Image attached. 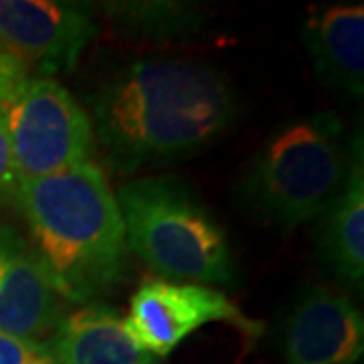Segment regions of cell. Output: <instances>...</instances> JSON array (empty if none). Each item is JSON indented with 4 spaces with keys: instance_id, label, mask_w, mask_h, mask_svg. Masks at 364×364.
<instances>
[{
    "instance_id": "obj_1",
    "label": "cell",
    "mask_w": 364,
    "mask_h": 364,
    "mask_svg": "<svg viewBox=\"0 0 364 364\" xmlns=\"http://www.w3.org/2000/svg\"><path fill=\"white\" fill-rule=\"evenodd\" d=\"M237 97L213 67L186 59L134 61L91 100L93 136L107 166L130 174L195 154L233 124Z\"/></svg>"
},
{
    "instance_id": "obj_2",
    "label": "cell",
    "mask_w": 364,
    "mask_h": 364,
    "mask_svg": "<svg viewBox=\"0 0 364 364\" xmlns=\"http://www.w3.org/2000/svg\"><path fill=\"white\" fill-rule=\"evenodd\" d=\"M14 200L61 299L90 304L126 279L130 249L122 213L93 160L18 181Z\"/></svg>"
},
{
    "instance_id": "obj_3",
    "label": "cell",
    "mask_w": 364,
    "mask_h": 364,
    "mask_svg": "<svg viewBox=\"0 0 364 364\" xmlns=\"http://www.w3.org/2000/svg\"><path fill=\"white\" fill-rule=\"evenodd\" d=\"M338 119L330 114L277 130L239 182L241 203L269 227L289 233L316 221L338 195L350 166Z\"/></svg>"
},
{
    "instance_id": "obj_4",
    "label": "cell",
    "mask_w": 364,
    "mask_h": 364,
    "mask_svg": "<svg viewBox=\"0 0 364 364\" xmlns=\"http://www.w3.org/2000/svg\"><path fill=\"white\" fill-rule=\"evenodd\" d=\"M117 207L134 255L178 284H233L227 235L191 191L174 178L144 176L119 186Z\"/></svg>"
},
{
    "instance_id": "obj_5",
    "label": "cell",
    "mask_w": 364,
    "mask_h": 364,
    "mask_svg": "<svg viewBox=\"0 0 364 364\" xmlns=\"http://www.w3.org/2000/svg\"><path fill=\"white\" fill-rule=\"evenodd\" d=\"M18 181L43 178L91 160L87 112L53 77H26L2 105Z\"/></svg>"
},
{
    "instance_id": "obj_6",
    "label": "cell",
    "mask_w": 364,
    "mask_h": 364,
    "mask_svg": "<svg viewBox=\"0 0 364 364\" xmlns=\"http://www.w3.org/2000/svg\"><path fill=\"white\" fill-rule=\"evenodd\" d=\"M225 322L247 334H259L253 322L219 289L166 279H146L130 301L126 326L132 338L150 356H168L203 326Z\"/></svg>"
},
{
    "instance_id": "obj_7",
    "label": "cell",
    "mask_w": 364,
    "mask_h": 364,
    "mask_svg": "<svg viewBox=\"0 0 364 364\" xmlns=\"http://www.w3.org/2000/svg\"><path fill=\"white\" fill-rule=\"evenodd\" d=\"M97 35L87 9L55 0H0V49L49 77L71 71Z\"/></svg>"
},
{
    "instance_id": "obj_8",
    "label": "cell",
    "mask_w": 364,
    "mask_h": 364,
    "mask_svg": "<svg viewBox=\"0 0 364 364\" xmlns=\"http://www.w3.org/2000/svg\"><path fill=\"white\" fill-rule=\"evenodd\" d=\"M61 318V296L35 249L11 227H0V332L43 342Z\"/></svg>"
},
{
    "instance_id": "obj_9",
    "label": "cell",
    "mask_w": 364,
    "mask_h": 364,
    "mask_svg": "<svg viewBox=\"0 0 364 364\" xmlns=\"http://www.w3.org/2000/svg\"><path fill=\"white\" fill-rule=\"evenodd\" d=\"M364 350L363 314L324 287L308 289L286 326V364H352Z\"/></svg>"
},
{
    "instance_id": "obj_10",
    "label": "cell",
    "mask_w": 364,
    "mask_h": 364,
    "mask_svg": "<svg viewBox=\"0 0 364 364\" xmlns=\"http://www.w3.org/2000/svg\"><path fill=\"white\" fill-rule=\"evenodd\" d=\"M301 39L324 87L348 100H363V4L314 11L301 28Z\"/></svg>"
},
{
    "instance_id": "obj_11",
    "label": "cell",
    "mask_w": 364,
    "mask_h": 364,
    "mask_svg": "<svg viewBox=\"0 0 364 364\" xmlns=\"http://www.w3.org/2000/svg\"><path fill=\"white\" fill-rule=\"evenodd\" d=\"M316 251L328 272L348 286L364 277V168L360 140L352 144L346 181L318 217Z\"/></svg>"
},
{
    "instance_id": "obj_12",
    "label": "cell",
    "mask_w": 364,
    "mask_h": 364,
    "mask_svg": "<svg viewBox=\"0 0 364 364\" xmlns=\"http://www.w3.org/2000/svg\"><path fill=\"white\" fill-rule=\"evenodd\" d=\"M45 348L53 364H140L152 356L138 346L126 320L102 304L83 306L55 326Z\"/></svg>"
},
{
    "instance_id": "obj_13",
    "label": "cell",
    "mask_w": 364,
    "mask_h": 364,
    "mask_svg": "<svg viewBox=\"0 0 364 364\" xmlns=\"http://www.w3.org/2000/svg\"><path fill=\"white\" fill-rule=\"evenodd\" d=\"M112 16L117 14L128 26H138L144 31H162L166 33L168 28L181 31L186 23L195 21V13L184 9L182 4H166V2H156V4H112L107 9Z\"/></svg>"
},
{
    "instance_id": "obj_14",
    "label": "cell",
    "mask_w": 364,
    "mask_h": 364,
    "mask_svg": "<svg viewBox=\"0 0 364 364\" xmlns=\"http://www.w3.org/2000/svg\"><path fill=\"white\" fill-rule=\"evenodd\" d=\"M16 184H18V176H16V170H14L9 132H6L4 114H2V107H0V200L11 198V196L14 198Z\"/></svg>"
},
{
    "instance_id": "obj_15",
    "label": "cell",
    "mask_w": 364,
    "mask_h": 364,
    "mask_svg": "<svg viewBox=\"0 0 364 364\" xmlns=\"http://www.w3.org/2000/svg\"><path fill=\"white\" fill-rule=\"evenodd\" d=\"M26 77L28 69L18 59L11 57L9 53L0 55V107L9 102V97Z\"/></svg>"
},
{
    "instance_id": "obj_16",
    "label": "cell",
    "mask_w": 364,
    "mask_h": 364,
    "mask_svg": "<svg viewBox=\"0 0 364 364\" xmlns=\"http://www.w3.org/2000/svg\"><path fill=\"white\" fill-rule=\"evenodd\" d=\"M43 342L23 340L0 332V364H23Z\"/></svg>"
},
{
    "instance_id": "obj_17",
    "label": "cell",
    "mask_w": 364,
    "mask_h": 364,
    "mask_svg": "<svg viewBox=\"0 0 364 364\" xmlns=\"http://www.w3.org/2000/svg\"><path fill=\"white\" fill-rule=\"evenodd\" d=\"M23 364H53L51 356H49V352L45 348V342H43L39 348L33 352Z\"/></svg>"
},
{
    "instance_id": "obj_18",
    "label": "cell",
    "mask_w": 364,
    "mask_h": 364,
    "mask_svg": "<svg viewBox=\"0 0 364 364\" xmlns=\"http://www.w3.org/2000/svg\"><path fill=\"white\" fill-rule=\"evenodd\" d=\"M140 364H156V363H152V360H144V363H140Z\"/></svg>"
},
{
    "instance_id": "obj_19",
    "label": "cell",
    "mask_w": 364,
    "mask_h": 364,
    "mask_svg": "<svg viewBox=\"0 0 364 364\" xmlns=\"http://www.w3.org/2000/svg\"><path fill=\"white\" fill-rule=\"evenodd\" d=\"M0 55H4V51H0Z\"/></svg>"
},
{
    "instance_id": "obj_20",
    "label": "cell",
    "mask_w": 364,
    "mask_h": 364,
    "mask_svg": "<svg viewBox=\"0 0 364 364\" xmlns=\"http://www.w3.org/2000/svg\"><path fill=\"white\" fill-rule=\"evenodd\" d=\"M0 51H2V49H0Z\"/></svg>"
}]
</instances>
